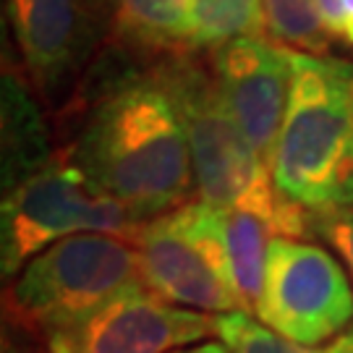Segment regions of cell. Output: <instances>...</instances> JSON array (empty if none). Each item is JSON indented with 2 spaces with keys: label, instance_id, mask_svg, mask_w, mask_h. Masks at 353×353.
Listing matches in <instances>:
<instances>
[{
  "label": "cell",
  "instance_id": "15",
  "mask_svg": "<svg viewBox=\"0 0 353 353\" xmlns=\"http://www.w3.org/2000/svg\"><path fill=\"white\" fill-rule=\"evenodd\" d=\"M265 6L267 32L272 37L290 45V50L325 55L330 48V34L316 0H262Z\"/></svg>",
  "mask_w": 353,
  "mask_h": 353
},
{
  "label": "cell",
  "instance_id": "3",
  "mask_svg": "<svg viewBox=\"0 0 353 353\" xmlns=\"http://www.w3.org/2000/svg\"><path fill=\"white\" fill-rule=\"evenodd\" d=\"M290 94L272 160L280 196L309 214L353 210V65L290 50Z\"/></svg>",
  "mask_w": 353,
  "mask_h": 353
},
{
  "label": "cell",
  "instance_id": "11",
  "mask_svg": "<svg viewBox=\"0 0 353 353\" xmlns=\"http://www.w3.org/2000/svg\"><path fill=\"white\" fill-rule=\"evenodd\" d=\"M50 154L37 118V108L26 87L6 71L3 81V186L11 189L29 173L50 163Z\"/></svg>",
  "mask_w": 353,
  "mask_h": 353
},
{
  "label": "cell",
  "instance_id": "8",
  "mask_svg": "<svg viewBox=\"0 0 353 353\" xmlns=\"http://www.w3.org/2000/svg\"><path fill=\"white\" fill-rule=\"evenodd\" d=\"M212 74L236 123L272 170L290 94L288 48L262 37L233 39L212 50Z\"/></svg>",
  "mask_w": 353,
  "mask_h": 353
},
{
  "label": "cell",
  "instance_id": "21",
  "mask_svg": "<svg viewBox=\"0 0 353 353\" xmlns=\"http://www.w3.org/2000/svg\"><path fill=\"white\" fill-rule=\"evenodd\" d=\"M6 345H11V351L6 348L3 353H48V351H45V345H39V348H19V345H16V343H11L8 338H6Z\"/></svg>",
  "mask_w": 353,
  "mask_h": 353
},
{
  "label": "cell",
  "instance_id": "5",
  "mask_svg": "<svg viewBox=\"0 0 353 353\" xmlns=\"http://www.w3.org/2000/svg\"><path fill=\"white\" fill-rule=\"evenodd\" d=\"M139 228L134 214L102 194L71 157L55 154L6 189L0 212L3 278H16L29 259L68 236L110 233L134 241Z\"/></svg>",
  "mask_w": 353,
  "mask_h": 353
},
{
  "label": "cell",
  "instance_id": "14",
  "mask_svg": "<svg viewBox=\"0 0 353 353\" xmlns=\"http://www.w3.org/2000/svg\"><path fill=\"white\" fill-rule=\"evenodd\" d=\"M267 29L262 0H191L189 48H223L241 37H262Z\"/></svg>",
  "mask_w": 353,
  "mask_h": 353
},
{
  "label": "cell",
  "instance_id": "4",
  "mask_svg": "<svg viewBox=\"0 0 353 353\" xmlns=\"http://www.w3.org/2000/svg\"><path fill=\"white\" fill-rule=\"evenodd\" d=\"M144 285L137 243L79 233L29 259L6 288V322L37 343L81 322L123 290Z\"/></svg>",
  "mask_w": 353,
  "mask_h": 353
},
{
  "label": "cell",
  "instance_id": "19",
  "mask_svg": "<svg viewBox=\"0 0 353 353\" xmlns=\"http://www.w3.org/2000/svg\"><path fill=\"white\" fill-rule=\"evenodd\" d=\"M170 353H230V348L220 341H204V343L186 345V348H178V351H170Z\"/></svg>",
  "mask_w": 353,
  "mask_h": 353
},
{
  "label": "cell",
  "instance_id": "13",
  "mask_svg": "<svg viewBox=\"0 0 353 353\" xmlns=\"http://www.w3.org/2000/svg\"><path fill=\"white\" fill-rule=\"evenodd\" d=\"M225 233L233 285L239 293L241 309L254 316L265 288L267 254L275 233L262 217L241 210H225Z\"/></svg>",
  "mask_w": 353,
  "mask_h": 353
},
{
  "label": "cell",
  "instance_id": "9",
  "mask_svg": "<svg viewBox=\"0 0 353 353\" xmlns=\"http://www.w3.org/2000/svg\"><path fill=\"white\" fill-rule=\"evenodd\" d=\"M16 48L32 84L55 100L92 45L89 0H6Z\"/></svg>",
  "mask_w": 353,
  "mask_h": 353
},
{
  "label": "cell",
  "instance_id": "1",
  "mask_svg": "<svg viewBox=\"0 0 353 353\" xmlns=\"http://www.w3.org/2000/svg\"><path fill=\"white\" fill-rule=\"evenodd\" d=\"M68 157L141 225L183 207L194 189L186 131L154 71L115 79Z\"/></svg>",
  "mask_w": 353,
  "mask_h": 353
},
{
  "label": "cell",
  "instance_id": "7",
  "mask_svg": "<svg viewBox=\"0 0 353 353\" xmlns=\"http://www.w3.org/2000/svg\"><path fill=\"white\" fill-rule=\"evenodd\" d=\"M212 335V314L173 306L137 285L39 345L48 353H170Z\"/></svg>",
  "mask_w": 353,
  "mask_h": 353
},
{
  "label": "cell",
  "instance_id": "18",
  "mask_svg": "<svg viewBox=\"0 0 353 353\" xmlns=\"http://www.w3.org/2000/svg\"><path fill=\"white\" fill-rule=\"evenodd\" d=\"M330 39L353 48V0H316Z\"/></svg>",
  "mask_w": 353,
  "mask_h": 353
},
{
  "label": "cell",
  "instance_id": "17",
  "mask_svg": "<svg viewBox=\"0 0 353 353\" xmlns=\"http://www.w3.org/2000/svg\"><path fill=\"white\" fill-rule=\"evenodd\" d=\"M314 217V236L330 243V249L343 259V265L348 270L353 280V210L332 214H312Z\"/></svg>",
  "mask_w": 353,
  "mask_h": 353
},
{
  "label": "cell",
  "instance_id": "6",
  "mask_svg": "<svg viewBox=\"0 0 353 353\" xmlns=\"http://www.w3.org/2000/svg\"><path fill=\"white\" fill-rule=\"evenodd\" d=\"M254 316L299 345L332 343L353 325V280L325 246L275 236Z\"/></svg>",
  "mask_w": 353,
  "mask_h": 353
},
{
  "label": "cell",
  "instance_id": "2",
  "mask_svg": "<svg viewBox=\"0 0 353 353\" xmlns=\"http://www.w3.org/2000/svg\"><path fill=\"white\" fill-rule=\"evenodd\" d=\"M186 131L194 183L204 202L262 217L275 236L309 241L314 217L280 196L272 170L252 147L228 108L214 74L173 52L154 68Z\"/></svg>",
  "mask_w": 353,
  "mask_h": 353
},
{
  "label": "cell",
  "instance_id": "20",
  "mask_svg": "<svg viewBox=\"0 0 353 353\" xmlns=\"http://www.w3.org/2000/svg\"><path fill=\"white\" fill-rule=\"evenodd\" d=\"M330 348H332V353H353V325L343 332L338 341L330 343Z\"/></svg>",
  "mask_w": 353,
  "mask_h": 353
},
{
  "label": "cell",
  "instance_id": "12",
  "mask_svg": "<svg viewBox=\"0 0 353 353\" xmlns=\"http://www.w3.org/2000/svg\"><path fill=\"white\" fill-rule=\"evenodd\" d=\"M118 32L141 48L170 50L189 48L191 0H113Z\"/></svg>",
  "mask_w": 353,
  "mask_h": 353
},
{
  "label": "cell",
  "instance_id": "16",
  "mask_svg": "<svg viewBox=\"0 0 353 353\" xmlns=\"http://www.w3.org/2000/svg\"><path fill=\"white\" fill-rule=\"evenodd\" d=\"M214 335L225 343L230 353H332L330 345L309 348L278 335L275 330L256 322L246 312H228L214 316Z\"/></svg>",
  "mask_w": 353,
  "mask_h": 353
},
{
  "label": "cell",
  "instance_id": "10",
  "mask_svg": "<svg viewBox=\"0 0 353 353\" xmlns=\"http://www.w3.org/2000/svg\"><path fill=\"white\" fill-rule=\"evenodd\" d=\"M141 280L157 299L204 314L243 312L236 290L214 275L202 254L170 225L168 214L144 223L137 233Z\"/></svg>",
  "mask_w": 353,
  "mask_h": 353
}]
</instances>
